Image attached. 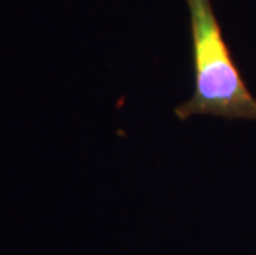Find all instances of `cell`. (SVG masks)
Returning <instances> with one entry per match:
<instances>
[{
  "label": "cell",
  "instance_id": "1",
  "mask_svg": "<svg viewBox=\"0 0 256 255\" xmlns=\"http://www.w3.org/2000/svg\"><path fill=\"white\" fill-rule=\"evenodd\" d=\"M192 34L194 93L176 108L178 119L214 115L256 121V96L246 86L223 37L212 0H187Z\"/></svg>",
  "mask_w": 256,
  "mask_h": 255
}]
</instances>
